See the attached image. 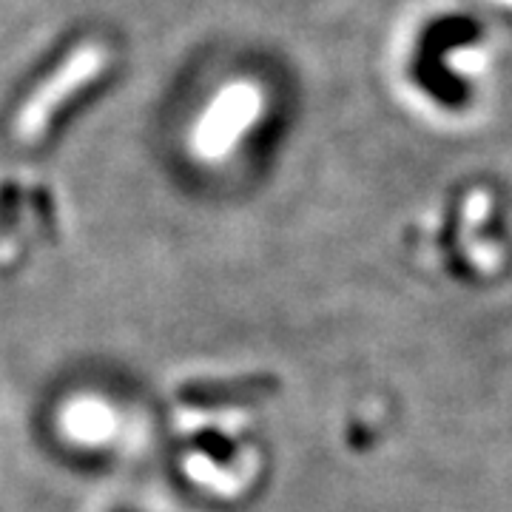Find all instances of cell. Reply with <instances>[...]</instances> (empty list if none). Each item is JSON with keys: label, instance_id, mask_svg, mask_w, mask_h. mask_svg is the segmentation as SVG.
Instances as JSON below:
<instances>
[{"label": "cell", "instance_id": "6da1fadb", "mask_svg": "<svg viewBox=\"0 0 512 512\" xmlns=\"http://www.w3.org/2000/svg\"><path fill=\"white\" fill-rule=\"evenodd\" d=\"M60 430L66 439L97 447L117 433V416L106 402L94 396H77L60 410Z\"/></svg>", "mask_w": 512, "mask_h": 512}, {"label": "cell", "instance_id": "277c9868", "mask_svg": "<svg viewBox=\"0 0 512 512\" xmlns=\"http://www.w3.org/2000/svg\"><path fill=\"white\" fill-rule=\"evenodd\" d=\"M265 382H239V384H194L188 393H194V396H200V399H217L222 393H245V390H259Z\"/></svg>", "mask_w": 512, "mask_h": 512}, {"label": "cell", "instance_id": "3957f363", "mask_svg": "<svg viewBox=\"0 0 512 512\" xmlns=\"http://www.w3.org/2000/svg\"><path fill=\"white\" fill-rule=\"evenodd\" d=\"M217 427L220 433H237L242 427V413H202V410H183L180 413V430H205Z\"/></svg>", "mask_w": 512, "mask_h": 512}, {"label": "cell", "instance_id": "7a4b0ae2", "mask_svg": "<svg viewBox=\"0 0 512 512\" xmlns=\"http://www.w3.org/2000/svg\"><path fill=\"white\" fill-rule=\"evenodd\" d=\"M185 473L194 478L197 484H202V487H208V490H214V493L222 495L242 493V484H245V481L234 476V473L214 467V461L208 456H202V453H194V456L185 458Z\"/></svg>", "mask_w": 512, "mask_h": 512}, {"label": "cell", "instance_id": "5b68a950", "mask_svg": "<svg viewBox=\"0 0 512 512\" xmlns=\"http://www.w3.org/2000/svg\"><path fill=\"white\" fill-rule=\"evenodd\" d=\"M490 3H495V6H507V9H512V0H490Z\"/></svg>", "mask_w": 512, "mask_h": 512}]
</instances>
